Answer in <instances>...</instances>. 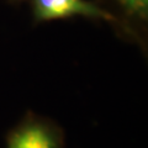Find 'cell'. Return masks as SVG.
Wrapping results in <instances>:
<instances>
[{
	"instance_id": "277c9868",
	"label": "cell",
	"mask_w": 148,
	"mask_h": 148,
	"mask_svg": "<svg viewBox=\"0 0 148 148\" xmlns=\"http://www.w3.org/2000/svg\"><path fill=\"white\" fill-rule=\"evenodd\" d=\"M11 3H15V4H18V3H22V1H26V0H10Z\"/></svg>"
},
{
	"instance_id": "6da1fadb",
	"label": "cell",
	"mask_w": 148,
	"mask_h": 148,
	"mask_svg": "<svg viewBox=\"0 0 148 148\" xmlns=\"http://www.w3.org/2000/svg\"><path fill=\"white\" fill-rule=\"evenodd\" d=\"M35 24L84 17L91 21L109 24L123 38V27L120 20L101 1L92 0H30Z\"/></svg>"
},
{
	"instance_id": "3957f363",
	"label": "cell",
	"mask_w": 148,
	"mask_h": 148,
	"mask_svg": "<svg viewBox=\"0 0 148 148\" xmlns=\"http://www.w3.org/2000/svg\"><path fill=\"white\" fill-rule=\"evenodd\" d=\"M123 27V38L147 49L148 0H104Z\"/></svg>"
},
{
	"instance_id": "7a4b0ae2",
	"label": "cell",
	"mask_w": 148,
	"mask_h": 148,
	"mask_svg": "<svg viewBox=\"0 0 148 148\" xmlns=\"http://www.w3.org/2000/svg\"><path fill=\"white\" fill-rule=\"evenodd\" d=\"M5 145V148H66V138L57 122L29 111L8 132Z\"/></svg>"
}]
</instances>
